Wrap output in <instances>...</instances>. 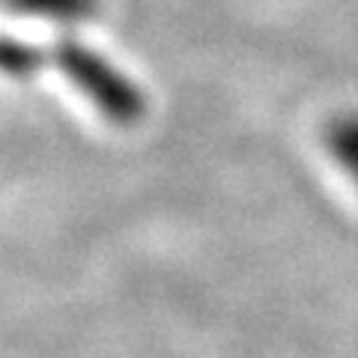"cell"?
I'll return each mask as SVG.
<instances>
[{
	"label": "cell",
	"instance_id": "7a4b0ae2",
	"mask_svg": "<svg viewBox=\"0 0 358 358\" xmlns=\"http://www.w3.org/2000/svg\"><path fill=\"white\" fill-rule=\"evenodd\" d=\"M9 9L24 15H39V18H54L63 24L72 21H84L90 15H96L99 3L96 0H3Z\"/></svg>",
	"mask_w": 358,
	"mask_h": 358
},
{
	"label": "cell",
	"instance_id": "277c9868",
	"mask_svg": "<svg viewBox=\"0 0 358 358\" xmlns=\"http://www.w3.org/2000/svg\"><path fill=\"white\" fill-rule=\"evenodd\" d=\"M326 141L331 155L343 164V171L358 185V117H341L338 122H331Z\"/></svg>",
	"mask_w": 358,
	"mask_h": 358
},
{
	"label": "cell",
	"instance_id": "6da1fadb",
	"mask_svg": "<svg viewBox=\"0 0 358 358\" xmlns=\"http://www.w3.org/2000/svg\"><path fill=\"white\" fill-rule=\"evenodd\" d=\"M51 60L114 126H134L143 117L147 99L134 87V81H129L117 66H110L102 54L87 48L84 42L60 36L51 48Z\"/></svg>",
	"mask_w": 358,
	"mask_h": 358
},
{
	"label": "cell",
	"instance_id": "3957f363",
	"mask_svg": "<svg viewBox=\"0 0 358 358\" xmlns=\"http://www.w3.org/2000/svg\"><path fill=\"white\" fill-rule=\"evenodd\" d=\"M45 63V54L30 42H21L13 36H0V75L9 78H33Z\"/></svg>",
	"mask_w": 358,
	"mask_h": 358
}]
</instances>
